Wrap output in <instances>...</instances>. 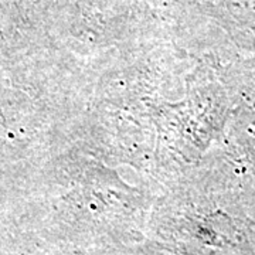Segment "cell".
Returning <instances> with one entry per match:
<instances>
[]
</instances>
